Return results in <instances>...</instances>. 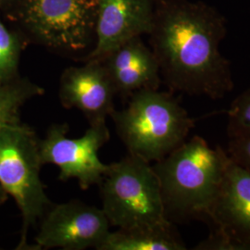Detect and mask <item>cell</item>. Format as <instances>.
<instances>
[{
	"instance_id": "obj_9",
	"label": "cell",
	"mask_w": 250,
	"mask_h": 250,
	"mask_svg": "<svg viewBox=\"0 0 250 250\" xmlns=\"http://www.w3.org/2000/svg\"><path fill=\"white\" fill-rule=\"evenodd\" d=\"M96 45L86 61H100L130 39L151 31L155 0H94Z\"/></svg>"
},
{
	"instance_id": "obj_2",
	"label": "cell",
	"mask_w": 250,
	"mask_h": 250,
	"mask_svg": "<svg viewBox=\"0 0 250 250\" xmlns=\"http://www.w3.org/2000/svg\"><path fill=\"white\" fill-rule=\"evenodd\" d=\"M229 161L222 146L213 148L204 138L195 135L154 162L166 215L171 223L206 221Z\"/></svg>"
},
{
	"instance_id": "obj_12",
	"label": "cell",
	"mask_w": 250,
	"mask_h": 250,
	"mask_svg": "<svg viewBox=\"0 0 250 250\" xmlns=\"http://www.w3.org/2000/svg\"><path fill=\"white\" fill-rule=\"evenodd\" d=\"M116 94L129 99L139 91L160 89L161 70L151 47L137 36L130 39L102 60Z\"/></svg>"
},
{
	"instance_id": "obj_4",
	"label": "cell",
	"mask_w": 250,
	"mask_h": 250,
	"mask_svg": "<svg viewBox=\"0 0 250 250\" xmlns=\"http://www.w3.org/2000/svg\"><path fill=\"white\" fill-rule=\"evenodd\" d=\"M102 209L110 226L129 229L166 226L167 218L159 178L151 163L129 154L108 164L99 185Z\"/></svg>"
},
{
	"instance_id": "obj_13",
	"label": "cell",
	"mask_w": 250,
	"mask_h": 250,
	"mask_svg": "<svg viewBox=\"0 0 250 250\" xmlns=\"http://www.w3.org/2000/svg\"><path fill=\"white\" fill-rule=\"evenodd\" d=\"M187 246L173 224L154 227L118 228L109 232L98 250H185Z\"/></svg>"
},
{
	"instance_id": "obj_6",
	"label": "cell",
	"mask_w": 250,
	"mask_h": 250,
	"mask_svg": "<svg viewBox=\"0 0 250 250\" xmlns=\"http://www.w3.org/2000/svg\"><path fill=\"white\" fill-rule=\"evenodd\" d=\"M23 22L36 40L49 48L79 52L95 31L94 0H25Z\"/></svg>"
},
{
	"instance_id": "obj_15",
	"label": "cell",
	"mask_w": 250,
	"mask_h": 250,
	"mask_svg": "<svg viewBox=\"0 0 250 250\" xmlns=\"http://www.w3.org/2000/svg\"><path fill=\"white\" fill-rule=\"evenodd\" d=\"M21 43L0 21V83L17 79Z\"/></svg>"
},
{
	"instance_id": "obj_8",
	"label": "cell",
	"mask_w": 250,
	"mask_h": 250,
	"mask_svg": "<svg viewBox=\"0 0 250 250\" xmlns=\"http://www.w3.org/2000/svg\"><path fill=\"white\" fill-rule=\"evenodd\" d=\"M39 223L36 243L29 250H98L110 232L103 209L81 200L52 203Z\"/></svg>"
},
{
	"instance_id": "obj_7",
	"label": "cell",
	"mask_w": 250,
	"mask_h": 250,
	"mask_svg": "<svg viewBox=\"0 0 250 250\" xmlns=\"http://www.w3.org/2000/svg\"><path fill=\"white\" fill-rule=\"evenodd\" d=\"M68 134L67 124H55L48 128L45 137L39 139L42 165L57 166L61 181L75 179L83 190L99 186L108 168V164L103 163L99 157V149L110 137L107 124L89 125L78 138H71Z\"/></svg>"
},
{
	"instance_id": "obj_16",
	"label": "cell",
	"mask_w": 250,
	"mask_h": 250,
	"mask_svg": "<svg viewBox=\"0 0 250 250\" xmlns=\"http://www.w3.org/2000/svg\"><path fill=\"white\" fill-rule=\"evenodd\" d=\"M227 117L229 138L250 135V87L232 101Z\"/></svg>"
},
{
	"instance_id": "obj_5",
	"label": "cell",
	"mask_w": 250,
	"mask_h": 250,
	"mask_svg": "<svg viewBox=\"0 0 250 250\" xmlns=\"http://www.w3.org/2000/svg\"><path fill=\"white\" fill-rule=\"evenodd\" d=\"M39 138L29 125L18 123L0 132V186L14 198L22 217L17 250H28L27 234L52 204L40 177Z\"/></svg>"
},
{
	"instance_id": "obj_14",
	"label": "cell",
	"mask_w": 250,
	"mask_h": 250,
	"mask_svg": "<svg viewBox=\"0 0 250 250\" xmlns=\"http://www.w3.org/2000/svg\"><path fill=\"white\" fill-rule=\"evenodd\" d=\"M43 87L28 79L0 83V132L21 122L20 111L28 100L42 96Z\"/></svg>"
},
{
	"instance_id": "obj_11",
	"label": "cell",
	"mask_w": 250,
	"mask_h": 250,
	"mask_svg": "<svg viewBox=\"0 0 250 250\" xmlns=\"http://www.w3.org/2000/svg\"><path fill=\"white\" fill-rule=\"evenodd\" d=\"M206 221L238 250H250V172L229 161Z\"/></svg>"
},
{
	"instance_id": "obj_10",
	"label": "cell",
	"mask_w": 250,
	"mask_h": 250,
	"mask_svg": "<svg viewBox=\"0 0 250 250\" xmlns=\"http://www.w3.org/2000/svg\"><path fill=\"white\" fill-rule=\"evenodd\" d=\"M59 95L63 107L80 110L89 125L106 123L115 109L116 91L101 61L67 68L61 77Z\"/></svg>"
},
{
	"instance_id": "obj_18",
	"label": "cell",
	"mask_w": 250,
	"mask_h": 250,
	"mask_svg": "<svg viewBox=\"0 0 250 250\" xmlns=\"http://www.w3.org/2000/svg\"><path fill=\"white\" fill-rule=\"evenodd\" d=\"M7 199H8V194H7V192L4 190V188L0 186V204L5 203Z\"/></svg>"
},
{
	"instance_id": "obj_1",
	"label": "cell",
	"mask_w": 250,
	"mask_h": 250,
	"mask_svg": "<svg viewBox=\"0 0 250 250\" xmlns=\"http://www.w3.org/2000/svg\"><path fill=\"white\" fill-rule=\"evenodd\" d=\"M227 21L202 1L155 0L151 49L171 92L222 99L233 89L230 62L220 46Z\"/></svg>"
},
{
	"instance_id": "obj_3",
	"label": "cell",
	"mask_w": 250,
	"mask_h": 250,
	"mask_svg": "<svg viewBox=\"0 0 250 250\" xmlns=\"http://www.w3.org/2000/svg\"><path fill=\"white\" fill-rule=\"evenodd\" d=\"M110 117L128 153L150 163L184 143L195 126V120L172 92L160 89L135 93L126 107L114 109Z\"/></svg>"
},
{
	"instance_id": "obj_17",
	"label": "cell",
	"mask_w": 250,
	"mask_h": 250,
	"mask_svg": "<svg viewBox=\"0 0 250 250\" xmlns=\"http://www.w3.org/2000/svg\"><path fill=\"white\" fill-rule=\"evenodd\" d=\"M225 151L232 162L250 172V135L229 138Z\"/></svg>"
}]
</instances>
